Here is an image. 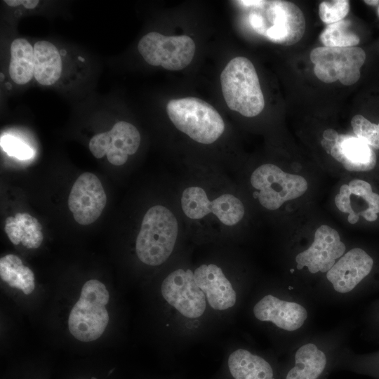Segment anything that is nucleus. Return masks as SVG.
Segmentation results:
<instances>
[{"instance_id":"nucleus-1","label":"nucleus","mask_w":379,"mask_h":379,"mask_svg":"<svg viewBox=\"0 0 379 379\" xmlns=\"http://www.w3.org/2000/svg\"><path fill=\"white\" fill-rule=\"evenodd\" d=\"M221 88L228 107L246 117L258 115L264 96L253 63L246 58L232 59L220 74Z\"/></svg>"},{"instance_id":"nucleus-2","label":"nucleus","mask_w":379,"mask_h":379,"mask_svg":"<svg viewBox=\"0 0 379 379\" xmlns=\"http://www.w3.org/2000/svg\"><path fill=\"white\" fill-rule=\"evenodd\" d=\"M178 233L175 215L166 207L156 205L145 214L137 236L135 250L143 263L157 266L172 253Z\"/></svg>"},{"instance_id":"nucleus-3","label":"nucleus","mask_w":379,"mask_h":379,"mask_svg":"<svg viewBox=\"0 0 379 379\" xmlns=\"http://www.w3.org/2000/svg\"><path fill=\"white\" fill-rule=\"evenodd\" d=\"M166 112L174 126L197 142L211 144L224 132L225 124L220 114L200 98L171 100Z\"/></svg>"},{"instance_id":"nucleus-4","label":"nucleus","mask_w":379,"mask_h":379,"mask_svg":"<svg viewBox=\"0 0 379 379\" xmlns=\"http://www.w3.org/2000/svg\"><path fill=\"white\" fill-rule=\"evenodd\" d=\"M251 183L256 190L254 194L260 204L270 211L301 197L308 187L303 177L286 173L271 164L258 167L251 174Z\"/></svg>"},{"instance_id":"nucleus-5","label":"nucleus","mask_w":379,"mask_h":379,"mask_svg":"<svg viewBox=\"0 0 379 379\" xmlns=\"http://www.w3.org/2000/svg\"><path fill=\"white\" fill-rule=\"evenodd\" d=\"M256 12L261 20L259 34L271 41L291 46L298 42L305 30V19L295 4L281 0L263 1Z\"/></svg>"},{"instance_id":"nucleus-6","label":"nucleus","mask_w":379,"mask_h":379,"mask_svg":"<svg viewBox=\"0 0 379 379\" xmlns=\"http://www.w3.org/2000/svg\"><path fill=\"white\" fill-rule=\"evenodd\" d=\"M366 54L359 47H317L310 53L314 72L323 82L339 81L345 86L355 84L360 77V68Z\"/></svg>"},{"instance_id":"nucleus-7","label":"nucleus","mask_w":379,"mask_h":379,"mask_svg":"<svg viewBox=\"0 0 379 379\" xmlns=\"http://www.w3.org/2000/svg\"><path fill=\"white\" fill-rule=\"evenodd\" d=\"M138 49L149 65L161 66L168 70H180L192 62L195 44L187 35L168 36L151 32L142 37Z\"/></svg>"},{"instance_id":"nucleus-8","label":"nucleus","mask_w":379,"mask_h":379,"mask_svg":"<svg viewBox=\"0 0 379 379\" xmlns=\"http://www.w3.org/2000/svg\"><path fill=\"white\" fill-rule=\"evenodd\" d=\"M181 207L190 219H200L212 213L227 226L239 222L245 213L242 202L234 195L225 194L211 201L204 189L197 186L187 187L182 192Z\"/></svg>"},{"instance_id":"nucleus-9","label":"nucleus","mask_w":379,"mask_h":379,"mask_svg":"<svg viewBox=\"0 0 379 379\" xmlns=\"http://www.w3.org/2000/svg\"><path fill=\"white\" fill-rule=\"evenodd\" d=\"M161 293L165 300L182 316L200 317L205 312L206 295L197 286L191 270L177 269L163 281Z\"/></svg>"},{"instance_id":"nucleus-10","label":"nucleus","mask_w":379,"mask_h":379,"mask_svg":"<svg viewBox=\"0 0 379 379\" xmlns=\"http://www.w3.org/2000/svg\"><path fill=\"white\" fill-rule=\"evenodd\" d=\"M140 143V135L133 124L120 121L112 128L95 135L89 142V149L97 159L105 155L114 166L124 164L128 155L135 154Z\"/></svg>"},{"instance_id":"nucleus-11","label":"nucleus","mask_w":379,"mask_h":379,"mask_svg":"<svg viewBox=\"0 0 379 379\" xmlns=\"http://www.w3.org/2000/svg\"><path fill=\"white\" fill-rule=\"evenodd\" d=\"M107 197L99 178L85 172L74 183L68 198V206L77 222L88 225L101 215Z\"/></svg>"},{"instance_id":"nucleus-12","label":"nucleus","mask_w":379,"mask_h":379,"mask_svg":"<svg viewBox=\"0 0 379 379\" xmlns=\"http://www.w3.org/2000/svg\"><path fill=\"white\" fill-rule=\"evenodd\" d=\"M346 250L338 232L323 225L316 230L311 246L295 257L297 268L306 267L312 274L326 273L340 258Z\"/></svg>"},{"instance_id":"nucleus-13","label":"nucleus","mask_w":379,"mask_h":379,"mask_svg":"<svg viewBox=\"0 0 379 379\" xmlns=\"http://www.w3.org/2000/svg\"><path fill=\"white\" fill-rule=\"evenodd\" d=\"M335 203L340 211L349 213L347 220L350 224H355L360 215L370 222L378 218L379 195L364 180L355 179L349 185H343L335 197Z\"/></svg>"},{"instance_id":"nucleus-14","label":"nucleus","mask_w":379,"mask_h":379,"mask_svg":"<svg viewBox=\"0 0 379 379\" xmlns=\"http://www.w3.org/2000/svg\"><path fill=\"white\" fill-rule=\"evenodd\" d=\"M372 258L363 249H351L339 258L326 272L333 289L340 293L352 291L371 272Z\"/></svg>"},{"instance_id":"nucleus-15","label":"nucleus","mask_w":379,"mask_h":379,"mask_svg":"<svg viewBox=\"0 0 379 379\" xmlns=\"http://www.w3.org/2000/svg\"><path fill=\"white\" fill-rule=\"evenodd\" d=\"M108 323L105 305L79 297L69 315L68 327L75 338L90 342L101 336Z\"/></svg>"},{"instance_id":"nucleus-16","label":"nucleus","mask_w":379,"mask_h":379,"mask_svg":"<svg viewBox=\"0 0 379 379\" xmlns=\"http://www.w3.org/2000/svg\"><path fill=\"white\" fill-rule=\"evenodd\" d=\"M255 317L261 321H270L280 329L294 331L300 329L306 321L308 312L302 305L281 300L268 294L253 307Z\"/></svg>"},{"instance_id":"nucleus-17","label":"nucleus","mask_w":379,"mask_h":379,"mask_svg":"<svg viewBox=\"0 0 379 379\" xmlns=\"http://www.w3.org/2000/svg\"><path fill=\"white\" fill-rule=\"evenodd\" d=\"M194 277L213 309L225 310L235 305V291L218 265L203 264L194 270Z\"/></svg>"},{"instance_id":"nucleus-18","label":"nucleus","mask_w":379,"mask_h":379,"mask_svg":"<svg viewBox=\"0 0 379 379\" xmlns=\"http://www.w3.org/2000/svg\"><path fill=\"white\" fill-rule=\"evenodd\" d=\"M330 154L349 171H371L376 164V155L372 148L350 135L339 134Z\"/></svg>"},{"instance_id":"nucleus-19","label":"nucleus","mask_w":379,"mask_h":379,"mask_svg":"<svg viewBox=\"0 0 379 379\" xmlns=\"http://www.w3.org/2000/svg\"><path fill=\"white\" fill-rule=\"evenodd\" d=\"M226 377L227 379H278L274 366L268 360L242 348L229 355Z\"/></svg>"},{"instance_id":"nucleus-20","label":"nucleus","mask_w":379,"mask_h":379,"mask_svg":"<svg viewBox=\"0 0 379 379\" xmlns=\"http://www.w3.org/2000/svg\"><path fill=\"white\" fill-rule=\"evenodd\" d=\"M330 366L326 352L312 343L301 345L282 379H324Z\"/></svg>"},{"instance_id":"nucleus-21","label":"nucleus","mask_w":379,"mask_h":379,"mask_svg":"<svg viewBox=\"0 0 379 379\" xmlns=\"http://www.w3.org/2000/svg\"><path fill=\"white\" fill-rule=\"evenodd\" d=\"M34 77L43 86H51L60 78L62 62L58 49L52 43L39 41L34 46Z\"/></svg>"},{"instance_id":"nucleus-22","label":"nucleus","mask_w":379,"mask_h":379,"mask_svg":"<svg viewBox=\"0 0 379 379\" xmlns=\"http://www.w3.org/2000/svg\"><path fill=\"white\" fill-rule=\"evenodd\" d=\"M42 227L38 220L27 213H17L6 219L4 230L15 245L37 248L43 241Z\"/></svg>"},{"instance_id":"nucleus-23","label":"nucleus","mask_w":379,"mask_h":379,"mask_svg":"<svg viewBox=\"0 0 379 379\" xmlns=\"http://www.w3.org/2000/svg\"><path fill=\"white\" fill-rule=\"evenodd\" d=\"M8 72L17 84L28 83L34 77V46L25 39L18 38L11 45Z\"/></svg>"},{"instance_id":"nucleus-24","label":"nucleus","mask_w":379,"mask_h":379,"mask_svg":"<svg viewBox=\"0 0 379 379\" xmlns=\"http://www.w3.org/2000/svg\"><path fill=\"white\" fill-rule=\"evenodd\" d=\"M0 277L11 287L21 290L24 294L32 293L35 287L34 274L21 259L8 254L0 259Z\"/></svg>"},{"instance_id":"nucleus-25","label":"nucleus","mask_w":379,"mask_h":379,"mask_svg":"<svg viewBox=\"0 0 379 379\" xmlns=\"http://www.w3.org/2000/svg\"><path fill=\"white\" fill-rule=\"evenodd\" d=\"M350 21H341L328 25L321 33L319 39L326 47H353L359 43V37L349 27Z\"/></svg>"},{"instance_id":"nucleus-26","label":"nucleus","mask_w":379,"mask_h":379,"mask_svg":"<svg viewBox=\"0 0 379 379\" xmlns=\"http://www.w3.org/2000/svg\"><path fill=\"white\" fill-rule=\"evenodd\" d=\"M351 125L358 138L369 146L379 149V124H375L361 114L353 117Z\"/></svg>"},{"instance_id":"nucleus-27","label":"nucleus","mask_w":379,"mask_h":379,"mask_svg":"<svg viewBox=\"0 0 379 379\" xmlns=\"http://www.w3.org/2000/svg\"><path fill=\"white\" fill-rule=\"evenodd\" d=\"M349 11L350 1L347 0L324 1L319 6V17L328 25L343 20Z\"/></svg>"},{"instance_id":"nucleus-28","label":"nucleus","mask_w":379,"mask_h":379,"mask_svg":"<svg viewBox=\"0 0 379 379\" xmlns=\"http://www.w3.org/2000/svg\"><path fill=\"white\" fill-rule=\"evenodd\" d=\"M80 297L106 305L109 299L105 286L97 279L87 281L83 286Z\"/></svg>"},{"instance_id":"nucleus-29","label":"nucleus","mask_w":379,"mask_h":379,"mask_svg":"<svg viewBox=\"0 0 379 379\" xmlns=\"http://www.w3.org/2000/svg\"><path fill=\"white\" fill-rule=\"evenodd\" d=\"M1 146L9 155L20 159H30L33 155L32 149L29 145L11 135L1 137Z\"/></svg>"},{"instance_id":"nucleus-30","label":"nucleus","mask_w":379,"mask_h":379,"mask_svg":"<svg viewBox=\"0 0 379 379\" xmlns=\"http://www.w3.org/2000/svg\"><path fill=\"white\" fill-rule=\"evenodd\" d=\"M339 134L333 129H327L323 133V139L331 141V142H335L336 140L338 138Z\"/></svg>"},{"instance_id":"nucleus-31","label":"nucleus","mask_w":379,"mask_h":379,"mask_svg":"<svg viewBox=\"0 0 379 379\" xmlns=\"http://www.w3.org/2000/svg\"><path fill=\"white\" fill-rule=\"evenodd\" d=\"M238 2L244 6L257 7L260 6L263 1H239Z\"/></svg>"},{"instance_id":"nucleus-32","label":"nucleus","mask_w":379,"mask_h":379,"mask_svg":"<svg viewBox=\"0 0 379 379\" xmlns=\"http://www.w3.org/2000/svg\"><path fill=\"white\" fill-rule=\"evenodd\" d=\"M39 4L38 0H25L24 6L26 8L32 9L34 8Z\"/></svg>"},{"instance_id":"nucleus-33","label":"nucleus","mask_w":379,"mask_h":379,"mask_svg":"<svg viewBox=\"0 0 379 379\" xmlns=\"http://www.w3.org/2000/svg\"><path fill=\"white\" fill-rule=\"evenodd\" d=\"M4 2L10 6L15 7L20 5H24L25 0H5Z\"/></svg>"},{"instance_id":"nucleus-34","label":"nucleus","mask_w":379,"mask_h":379,"mask_svg":"<svg viewBox=\"0 0 379 379\" xmlns=\"http://www.w3.org/2000/svg\"><path fill=\"white\" fill-rule=\"evenodd\" d=\"M364 3L368 5L375 6L378 4L379 1L378 0H365Z\"/></svg>"},{"instance_id":"nucleus-35","label":"nucleus","mask_w":379,"mask_h":379,"mask_svg":"<svg viewBox=\"0 0 379 379\" xmlns=\"http://www.w3.org/2000/svg\"><path fill=\"white\" fill-rule=\"evenodd\" d=\"M378 16H379V7H378Z\"/></svg>"}]
</instances>
